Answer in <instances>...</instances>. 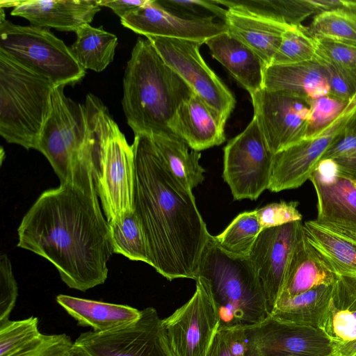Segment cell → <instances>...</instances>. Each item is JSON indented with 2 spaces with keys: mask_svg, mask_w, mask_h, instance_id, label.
Listing matches in <instances>:
<instances>
[{
  "mask_svg": "<svg viewBox=\"0 0 356 356\" xmlns=\"http://www.w3.org/2000/svg\"><path fill=\"white\" fill-rule=\"evenodd\" d=\"M102 211L97 193L60 184L24 216L17 246L51 263L68 287L86 291L105 282L113 253Z\"/></svg>",
  "mask_w": 356,
  "mask_h": 356,
  "instance_id": "cell-1",
  "label": "cell"
},
{
  "mask_svg": "<svg viewBox=\"0 0 356 356\" xmlns=\"http://www.w3.org/2000/svg\"><path fill=\"white\" fill-rule=\"evenodd\" d=\"M134 211L145 236L150 266L171 281L196 280L210 234L192 190L171 172L151 137L135 135Z\"/></svg>",
  "mask_w": 356,
  "mask_h": 356,
  "instance_id": "cell-2",
  "label": "cell"
},
{
  "mask_svg": "<svg viewBox=\"0 0 356 356\" xmlns=\"http://www.w3.org/2000/svg\"><path fill=\"white\" fill-rule=\"evenodd\" d=\"M192 92L149 40L138 38L127 63L122 100L134 135L172 133L170 124Z\"/></svg>",
  "mask_w": 356,
  "mask_h": 356,
  "instance_id": "cell-3",
  "label": "cell"
},
{
  "mask_svg": "<svg viewBox=\"0 0 356 356\" xmlns=\"http://www.w3.org/2000/svg\"><path fill=\"white\" fill-rule=\"evenodd\" d=\"M197 279L203 282L216 306L218 329H247L270 316L263 287L248 256L227 253L211 234L202 252Z\"/></svg>",
  "mask_w": 356,
  "mask_h": 356,
  "instance_id": "cell-4",
  "label": "cell"
},
{
  "mask_svg": "<svg viewBox=\"0 0 356 356\" xmlns=\"http://www.w3.org/2000/svg\"><path fill=\"white\" fill-rule=\"evenodd\" d=\"M84 105L92 140L96 191L109 222L134 212V152L98 97L87 95Z\"/></svg>",
  "mask_w": 356,
  "mask_h": 356,
  "instance_id": "cell-5",
  "label": "cell"
},
{
  "mask_svg": "<svg viewBox=\"0 0 356 356\" xmlns=\"http://www.w3.org/2000/svg\"><path fill=\"white\" fill-rule=\"evenodd\" d=\"M64 88L58 86L53 89L50 111L36 150L47 158L60 184L97 193L86 107L66 97Z\"/></svg>",
  "mask_w": 356,
  "mask_h": 356,
  "instance_id": "cell-6",
  "label": "cell"
},
{
  "mask_svg": "<svg viewBox=\"0 0 356 356\" xmlns=\"http://www.w3.org/2000/svg\"><path fill=\"white\" fill-rule=\"evenodd\" d=\"M54 87L0 50V134L8 143L37 149Z\"/></svg>",
  "mask_w": 356,
  "mask_h": 356,
  "instance_id": "cell-7",
  "label": "cell"
},
{
  "mask_svg": "<svg viewBox=\"0 0 356 356\" xmlns=\"http://www.w3.org/2000/svg\"><path fill=\"white\" fill-rule=\"evenodd\" d=\"M0 50L55 86L75 84L86 75L70 47L48 29L20 26L0 13Z\"/></svg>",
  "mask_w": 356,
  "mask_h": 356,
  "instance_id": "cell-8",
  "label": "cell"
},
{
  "mask_svg": "<svg viewBox=\"0 0 356 356\" xmlns=\"http://www.w3.org/2000/svg\"><path fill=\"white\" fill-rule=\"evenodd\" d=\"M273 155L253 116L224 147L222 177L234 200H255L268 189Z\"/></svg>",
  "mask_w": 356,
  "mask_h": 356,
  "instance_id": "cell-9",
  "label": "cell"
},
{
  "mask_svg": "<svg viewBox=\"0 0 356 356\" xmlns=\"http://www.w3.org/2000/svg\"><path fill=\"white\" fill-rule=\"evenodd\" d=\"M75 344L88 356H175L161 319L152 307L136 321L106 332L81 333Z\"/></svg>",
  "mask_w": 356,
  "mask_h": 356,
  "instance_id": "cell-10",
  "label": "cell"
},
{
  "mask_svg": "<svg viewBox=\"0 0 356 356\" xmlns=\"http://www.w3.org/2000/svg\"><path fill=\"white\" fill-rule=\"evenodd\" d=\"M164 62L207 104L226 120L236 99L232 92L207 65L200 48L203 42L156 36H147Z\"/></svg>",
  "mask_w": 356,
  "mask_h": 356,
  "instance_id": "cell-11",
  "label": "cell"
},
{
  "mask_svg": "<svg viewBox=\"0 0 356 356\" xmlns=\"http://www.w3.org/2000/svg\"><path fill=\"white\" fill-rule=\"evenodd\" d=\"M250 97L254 116L273 154L305 138L311 99L264 88Z\"/></svg>",
  "mask_w": 356,
  "mask_h": 356,
  "instance_id": "cell-12",
  "label": "cell"
},
{
  "mask_svg": "<svg viewBox=\"0 0 356 356\" xmlns=\"http://www.w3.org/2000/svg\"><path fill=\"white\" fill-rule=\"evenodd\" d=\"M355 112L356 96L322 131L275 154L268 190L280 192L294 189L309 180L325 152L343 132Z\"/></svg>",
  "mask_w": 356,
  "mask_h": 356,
  "instance_id": "cell-13",
  "label": "cell"
},
{
  "mask_svg": "<svg viewBox=\"0 0 356 356\" xmlns=\"http://www.w3.org/2000/svg\"><path fill=\"white\" fill-rule=\"evenodd\" d=\"M184 305L163 319L170 346L175 356H207L219 328V317L203 282Z\"/></svg>",
  "mask_w": 356,
  "mask_h": 356,
  "instance_id": "cell-14",
  "label": "cell"
},
{
  "mask_svg": "<svg viewBox=\"0 0 356 356\" xmlns=\"http://www.w3.org/2000/svg\"><path fill=\"white\" fill-rule=\"evenodd\" d=\"M246 356H332V339L320 329L270 316L245 329Z\"/></svg>",
  "mask_w": 356,
  "mask_h": 356,
  "instance_id": "cell-15",
  "label": "cell"
},
{
  "mask_svg": "<svg viewBox=\"0 0 356 356\" xmlns=\"http://www.w3.org/2000/svg\"><path fill=\"white\" fill-rule=\"evenodd\" d=\"M302 229V220L263 229L248 253V257L263 287L270 316Z\"/></svg>",
  "mask_w": 356,
  "mask_h": 356,
  "instance_id": "cell-16",
  "label": "cell"
},
{
  "mask_svg": "<svg viewBox=\"0 0 356 356\" xmlns=\"http://www.w3.org/2000/svg\"><path fill=\"white\" fill-rule=\"evenodd\" d=\"M121 24L134 32L147 36L171 38L205 42L227 31V25L215 17L186 18L161 6L156 0H147L143 6L120 18Z\"/></svg>",
  "mask_w": 356,
  "mask_h": 356,
  "instance_id": "cell-17",
  "label": "cell"
},
{
  "mask_svg": "<svg viewBox=\"0 0 356 356\" xmlns=\"http://www.w3.org/2000/svg\"><path fill=\"white\" fill-rule=\"evenodd\" d=\"M309 180L317 197L316 220L356 235V182L338 175L330 160L320 161Z\"/></svg>",
  "mask_w": 356,
  "mask_h": 356,
  "instance_id": "cell-18",
  "label": "cell"
},
{
  "mask_svg": "<svg viewBox=\"0 0 356 356\" xmlns=\"http://www.w3.org/2000/svg\"><path fill=\"white\" fill-rule=\"evenodd\" d=\"M13 7L10 15L27 19L31 25L74 31L90 24L101 6L97 0H15L0 1V8Z\"/></svg>",
  "mask_w": 356,
  "mask_h": 356,
  "instance_id": "cell-19",
  "label": "cell"
},
{
  "mask_svg": "<svg viewBox=\"0 0 356 356\" xmlns=\"http://www.w3.org/2000/svg\"><path fill=\"white\" fill-rule=\"evenodd\" d=\"M226 122L217 111L193 92L179 106L170 129L191 149L200 152L224 143Z\"/></svg>",
  "mask_w": 356,
  "mask_h": 356,
  "instance_id": "cell-20",
  "label": "cell"
},
{
  "mask_svg": "<svg viewBox=\"0 0 356 356\" xmlns=\"http://www.w3.org/2000/svg\"><path fill=\"white\" fill-rule=\"evenodd\" d=\"M263 88L291 93L307 99L330 95L325 70L316 58L300 63L266 67Z\"/></svg>",
  "mask_w": 356,
  "mask_h": 356,
  "instance_id": "cell-21",
  "label": "cell"
},
{
  "mask_svg": "<svg viewBox=\"0 0 356 356\" xmlns=\"http://www.w3.org/2000/svg\"><path fill=\"white\" fill-rule=\"evenodd\" d=\"M224 23L227 32L251 49L265 67L271 64L283 33L291 26L236 8H227Z\"/></svg>",
  "mask_w": 356,
  "mask_h": 356,
  "instance_id": "cell-22",
  "label": "cell"
},
{
  "mask_svg": "<svg viewBox=\"0 0 356 356\" xmlns=\"http://www.w3.org/2000/svg\"><path fill=\"white\" fill-rule=\"evenodd\" d=\"M337 278L327 261L309 243L302 229L294 247L279 297L293 296L320 285L334 284Z\"/></svg>",
  "mask_w": 356,
  "mask_h": 356,
  "instance_id": "cell-23",
  "label": "cell"
},
{
  "mask_svg": "<svg viewBox=\"0 0 356 356\" xmlns=\"http://www.w3.org/2000/svg\"><path fill=\"white\" fill-rule=\"evenodd\" d=\"M213 58L252 95L264 86L265 65L248 47L227 31L205 42Z\"/></svg>",
  "mask_w": 356,
  "mask_h": 356,
  "instance_id": "cell-24",
  "label": "cell"
},
{
  "mask_svg": "<svg viewBox=\"0 0 356 356\" xmlns=\"http://www.w3.org/2000/svg\"><path fill=\"white\" fill-rule=\"evenodd\" d=\"M333 284L320 285L293 296H280L270 316L325 331L331 316Z\"/></svg>",
  "mask_w": 356,
  "mask_h": 356,
  "instance_id": "cell-25",
  "label": "cell"
},
{
  "mask_svg": "<svg viewBox=\"0 0 356 356\" xmlns=\"http://www.w3.org/2000/svg\"><path fill=\"white\" fill-rule=\"evenodd\" d=\"M305 236L337 275L356 277V235L318 222L303 224Z\"/></svg>",
  "mask_w": 356,
  "mask_h": 356,
  "instance_id": "cell-26",
  "label": "cell"
},
{
  "mask_svg": "<svg viewBox=\"0 0 356 356\" xmlns=\"http://www.w3.org/2000/svg\"><path fill=\"white\" fill-rule=\"evenodd\" d=\"M56 302L81 326L106 332L138 320L141 311L128 305L60 294Z\"/></svg>",
  "mask_w": 356,
  "mask_h": 356,
  "instance_id": "cell-27",
  "label": "cell"
},
{
  "mask_svg": "<svg viewBox=\"0 0 356 356\" xmlns=\"http://www.w3.org/2000/svg\"><path fill=\"white\" fill-rule=\"evenodd\" d=\"M218 4L236 8L289 26L301 24L308 17L330 10L331 0H218Z\"/></svg>",
  "mask_w": 356,
  "mask_h": 356,
  "instance_id": "cell-28",
  "label": "cell"
},
{
  "mask_svg": "<svg viewBox=\"0 0 356 356\" xmlns=\"http://www.w3.org/2000/svg\"><path fill=\"white\" fill-rule=\"evenodd\" d=\"M163 160L174 175L191 190L204 180L201 153L191 149L173 133L149 136Z\"/></svg>",
  "mask_w": 356,
  "mask_h": 356,
  "instance_id": "cell-29",
  "label": "cell"
},
{
  "mask_svg": "<svg viewBox=\"0 0 356 356\" xmlns=\"http://www.w3.org/2000/svg\"><path fill=\"white\" fill-rule=\"evenodd\" d=\"M75 33L76 38L70 49L78 63L86 70H105L113 60L117 36L90 24L80 26Z\"/></svg>",
  "mask_w": 356,
  "mask_h": 356,
  "instance_id": "cell-30",
  "label": "cell"
},
{
  "mask_svg": "<svg viewBox=\"0 0 356 356\" xmlns=\"http://www.w3.org/2000/svg\"><path fill=\"white\" fill-rule=\"evenodd\" d=\"M108 226L113 253L150 265L144 232L134 211L109 221Z\"/></svg>",
  "mask_w": 356,
  "mask_h": 356,
  "instance_id": "cell-31",
  "label": "cell"
},
{
  "mask_svg": "<svg viewBox=\"0 0 356 356\" xmlns=\"http://www.w3.org/2000/svg\"><path fill=\"white\" fill-rule=\"evenodd\" d=\"M261 230L256 210L245 211L239 213L222 233L213 237L219 247L227 253L247 257Z\"/></svg>",
  "mask_w": 356,
  "mask_h": 356,
  "instance_id": "cell-32",
  "label": "cell"
},
{
  "mask_svg": "<svg viewBox=\"0 0 356 356\" xmlns=\"http://www.w3.org/2000/svg\"><path fill=\"white\" fill-rule=\"evenodd\" d=\"M317 39H327L356 46V13L345 8L316 15L308 27Z\"/></svg>",
  "mask_w": 356,
  "mask_h": 356,
  "instance_id": "cell-33",
  "label": "cell"
},
{
  "mask_svg": "<svg viewBox=\"0 0 356 356\" xmlns=\"http://www.w3.org/2000/svg\"><path fill=\"white\" fill-rule=\"evenodd\" d=\"M316 39L308 27L302 24L291 26L283 33L280 46L270 65L310 61L316 58Z\"/></svg>",
  "mask_w": 356,
  "mask_h": 356,
  "instance_id": "cell-34",
  "label": "cell"
},
{
  "mask_svg": "<svg viewBox=\"0 0 356 356\" xmlns=\"http://www.w3.org/2000/svg\"><path fill=\"white\" fill-rule=\"evenodd\" d=\"M41 335L37 317L0 322V356L17 355Z\"/></svg>",
  "mask_w": 356,
  "mask_h": 356,
  "instance_id": "cell-35",
  "label": "cell"
},
{
  "mask_svg": "<svg viewBox=\"0 0 356 356\" xmlns=\"http://www.w3.org/2000/svg\"><path fill=\"white\" fill-rule=\"evenodd\" d=\"M323 160L331 161L338 175L356 182V129L349 122L320 161Z\"/></svg>",
  "mask_w": 356,
  "mask_h": 356,
  "instance_id": "cell-36",
  "label": "cell"
},
{
  "mask_svg": "<svg viewBox=\"0 0 356 356\" xmlns=\"http://www.w3.org/2000/svg\"><path fill=\"white\" fill-rule=\"evenodd\" d=\"M14 356H88L65 334H44Z\"/></svg>",
  "mask_w": 356,
  "mask_h": 356,
  "instance_id": "cell-37",
  "label": "cell"
},
{
  "mask_svg": "<svg viewBox=\"0 0 356 356\" xmlns=\"http://www.w3.org/2000/svg\"><path fill=\"white\" fill-rule=\"evenodd\" d=\"M348 102L331 95L311 99V115L305 138L318 134L328 127L343 111Z\"/></svg>",
  "mask_w": 356,
  "mask_h": 356,
  "instance_id": "cell-38",
  "label": "cell"
},
{
  "mask_svg": "<svg viewBox=\"0 0 356 356\" xmlns=\"http://www.w3.org/2000/svg\"><path fill=\"white\" fill-rule=\"evenodd\" d=\"M207 356H246L245 329H218Z\"/></svg>",
  "mask_w": 356,
  "mask_h": 356,
  "instance_id": "cell-39",
  "label": "cell"
},
{
  "mask_svg": "<svg viewBox=\"0 0 356 356\" xmlns=\"http://www.w3.org/2000/svg\"><path fill=\"white\" fill-rule=\"evenodd\" d=\"M298 204L297 201H281L256 209L262 229L302 220V214L298 209Z\"/></svg>",
  "mask_w": 356,
  "mask_h": 356,
  "instance_id": "cell-40",
  "label": "cell"
},
{
  "mask_svg": "<svg viewBox=\"0 0 356 356\" xmlns=\"http://www.w3.org/2000/svg\"><path fill=\"white\" fill-rule=\"evenodd\" d=\"M316 39V57L341 68L356 70L355 45L327 39Z\"/></svg>",
  "mask_w": 356,
  "mask_h": 356,
  "instance_id": "cell-41",
  "label": "cell"
},
{
  "mask_svg": "<svg viewBox=\"0 0 356 356\" xmlns=\"http://www.w3.org/2000/svg\"><path fill=\"white\" fill-rule=\"evenodd\" d=\"M316 58L325 70L330 95L348 102L356 95V70L341 68Z\"/></svg>",
  "mask_w": 356,
  "mask_h": 356,
  "instance_id": "cell-42",
  "label": "cell"
},
{
  "mask_svg": "<svg viewBox=\"0 0 356 356\" xmlns=\"http://www.w3.org/2000/svg\"><path fill=\"white\" fill-rule=\"evenodd\" d=\"M18 287L10 259L6 254L0 256V322L9 319L15 306Z\"/></svg>",
  "mask_w": 356,
  "mask_h": 356,
  "instance_id": "cell-43",
  "label": "cell"
},
{
  "mask_svg": "<svg viewBox=\"0 0 356 356\" xmlns=\"http://www.w3.org/2000/svg\"><path fill=\"white\" fill-rule=\"evenodd\" d=\"M157 2L163 8L181 12L188 16V18H202L207 17L202 11L207 10L211 15L220 18L223 22L226 19L227 9L225 10L214 1L207 0H191V1H177V0H162ZM210 17V16H209Z\"/></svg>",
  "mask_w": 356,
  "mask_h": 356,
  "instance_id": "cell-44",
  "label": "cell"
},
{
  "mask_svg": "<svg viewBox=\"0 0 356 356\" xmlns=\"http://www.w3.org/2000/svg\"><path fill=\"white\" fill-rule=\"evenodd\" d=\"M325 331L332 341L355 339L356 310H331V316Z\"/></svg>",
  "mask_w": 356,
  "mask_h": 356,
  "instance_id": "cell-45",
  "label": "cell"
},
{
  "mask_svg": "<svg viewBox=\"0 0 356 356\" xmlns=\"http://www.w3.org/2000/svg\"><path fill=\"white\" fill-rule=\"evenodd\" d=\"M333 284L331 310H356V277L337 276Z\"/></svg>",
  "mask_w": 356,
  "mask_h": 356,
  "instance_id": "cell-46",
  "label": "cell"
},
{
  "mask_svg": "<svg viewBox=\"0 0 356 356\" xmlns=\"http://www.w3.org/2000/svg\"><path fill=\"white\" fill-rule=\"evenodd\" d=\"M100 6L111 9L120 18L133 10L145 4L147 0L124 1V0H97Z\"/></svg>",
  "mask_w": 356,
  "mask_h": 356,
  "instance_id": "cell-47",
  "label": "cell"
},
{
  "mask_svg": "<svg viewBox=\"0 0 356 356\" xmlns=\"http://www.w3.org/2000/svg\"><path fill=\"white\" fill-rule=\"evenodd\" d=\"M333 356H356V339L346 341H332Z\"/></svg>",
  "mask_w": 356,
  "mask_h": 356,
  "instance_id": "cell-48",
  "label": "cell"
},
{
  "mask_svg": "<svg viewBox=\"0 0 356 356\" xmlns=\"http://www.w3.org/2000/svg\"><path fill=\"white\" fill-rule=\"evenodd\" d=\"M345 3H346V9H348L349 10L356 13V0L355 1L346 0Z\"/></svg>",
  "mask_w": 356,
  "mask_h": 356,
  "instance_id": "cell-49",
  "label": "cell"
},
{
  "mask_svg": "<svg viewBox=\"0 0 356 356\" xmlns=\"http://www.w3.org/2000/svg\"><path fill=\"white\" fill-rule=\"evenodd\" d=\"M332 356H333V355H332Z\"/></svg>",
  "mask_w": 356,
  "mask_h": 356,
  "instance_id": "cell-50",
  "label": "cell"
}]
</instances>
